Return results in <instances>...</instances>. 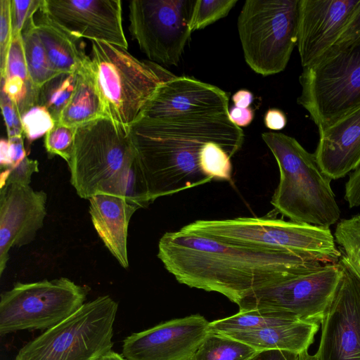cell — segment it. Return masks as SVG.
<instances>
[{
    "label": "cell",
    "mask_w": 360,
    "mask_h": 360,
    "mask_svg": "<svg viewBox=\"0 0 360 360\" xmlns=\"http://www.w3.org/2000/svg\"><path fill=\"white\" fill-rule=\"evenodd\" d=\"M43 0H11V18L13 39L22 35L24 30L34 22V14L39 11Z\"/></svg>",
    "instance_id": "cell-32"
},
{
    "label": "cell",
    "mask_w": 360,
    "mask_h": 360,
    "mask_svg": "<svg viewBox=\"0 0 360 360\" xmlns=\"http://www.w3.org/2000/svg\"><path fill=\"white\" fill-rule=\"evenodd\" d=\"M77 73H62L46 83L39 89L38 104L46 108L56 122H58L61 114L75 90Z\"/></svg>",
    "instance_id": "cell-27"
},
{
    "label": "cell",
    "mask_w": 360,
    "mask_h": 360,
    "mask_svg": "<svg viewBox=\"0 0 360 360\" xmlns=\"http://www.w3.org/2000/svg\"><path fill=\"white\" fill-rule=\"evenodd\" d=\"M195 0H133L129 4L132 38L150 60L177 65L190 39Z\"/></svg>",
    "instance_id": "cell-11"
},
{
    "label": "cell",
    "mask_w": 360,
    "mask_h": 360,
    "mask_svg": "<svg viewBox=\"0 0 360 360\" xmlns=\"http://www.w3.org/2000/svg\"><path fill=\"white\" fill-rule=\"evenodd\" d=\"M103 116L104 105L89 56L77 72L75 90L58 122L77 127Z\"/></svg>",
    "instance_id": "cell-23"
},
{
    "label": "cell",
    "mask_w": 360,
    "mask_h": 360,
    "mask_svg": "<svg viewBox=\"0 0 360 360\" xmlns=\"http://www.w3.org/2000/svg\"><path fill=\"white\" fill-rule=\"evenodd\" d=\"M341 275L337 263H323L248 294L239 311L271 309L321 323Z\"/></svg>",
    "instance_id": "cell-12"
},
{
    "label": "cell",
    "mask_w": 360,
    "mask_h": 360,
    "mask_svg": "<svg viewBox=\"0 0 360 360\" xmlns=\"http://www.w3.org/2000/svg\"><path fill=\"white\" fill-rule=\"evenodd\" d=\"M315 153L322 171L331 179H340L360 165V106L319 130Z\"/></svg>",
    "instance_id": "cell-19"
},
{
    "label": "cell",
    "mask_w": 360,
    "mask_h": 360,
    "mask_svg": "<svg viewBox=\"0 0 360 360\" xmlns=\"http://www.w3.org/2000/svg\"><path fill=\"white\" fill-rule=\"evenodd\" d=\"M47 195L30 184L0 187V276L6 267L9 251L34 240L46 214Z\"/></svg>",
    "instance_id": "cell-17"
},
{
    "label": "cell",
    "mask_w": 360,
    "mask_h": 360,
    "mask_svg": "<svg viewBox=\"0 0 360 360\" xmlns=\"http://www.w3.org/2000/svg\"><path fill=\"white\" fill-rule=\"evenodd\" d=\"M345 199L351 208L360 206V165L350 174L345 184Z\"/></svg>",
    "instance_id": "cell-39"
},
{
    "label": "cell",
    "mask_w": 360,
    "mask_h": 360,
    "mask_svg": "<svg viewBox=\"0 0 360 360\" xmlns=\"http://www.w3.org/2000/svg\"><path fill=\"white\" fill-rule=\"evenodd\" d=\"M238 2V0H197L194 6L190 30H202L224 18Z\"/></svg>",
    "instance_id": "cell-29"
},
{
    "label": "cell",
    "mask_w": 360,
    "mask_h": 360,
    "mask_svg": "<svg viewBox=\"0 0 360 360\" xmlns=\"http://www.w3.org/2000/svg\"><path fill=\"white\" fill-rule=\"evenodd\" d=\"M88 288L68 278L14 284L1 294L0 335L22 330H48L76 312Z\"/></svg>",
    "instance_id": "cell-10"
},
{
    "label": "cell",
    "mask_w": 360,
    "mask_h": 360,
    "mask_svg": "<svg viewBox=\"0 0 360 360\" xmlns=\"http://www.w3.org/2000/svg\"><path fill=\"white\" fill-rule=\"evenodd\" d=\"M35 22L22 33L27 69L34 86L40 89L49 81L62 74L52 65L36 30Z\"/></svg>",
    "instance_id": "cell-25"
},
{
    "label": "cell",
    "mask_w": 360,
    "mask_h": 360,
    "mask_svg": "<svg viewBox=\"0 0 360 360\" xmlns=\"http://www.w3.org/2000/svg\"><path fill=\"white\" fill-rule=\"evenodd\" d=\"M90 58L105 116L127 127L139 119L157 89L176 77L156 63L103 41H91Z\"/></svg>",
    "instance_id": "cell-4"
},
{
    "label": "cell",
    "mask_w": 360,
    "mask_h": 360,
    "mask_svg": "<svg viewBox=\"0 0 360 360\" xmlns=\"http://www.w3.org/2000/svg\"><path fill=\"white\" fill-rule=\"evenodd\" d=\"M300 0H246L238 31L246 63L264 77L283 71L297 42Z\"/></svg>",
    "instance_id": "cell-8"
},
{
    "label": "cell",
    "mask_w": 360,
    "mask_h": 360,
    "mask_svg": "<svg viewBox=\"0 0 360 360\" xmlns=\"http://www.w3.org/2000/svg\"><path fill=\"white\" fill-rule=\"evenodd\" d=\"M181 231L250 247L291 252L337 263L341 252L328 227L269 217L197 220Z\"/></svg>",
    "instance_id": "cell-6"
},
{
    "label": "cell",
    "mask_w": 360,
    "mask_h": 360,
    "mask_svg": "<svg viewBox=\"0 0 360 360\" xmlns=\"http://www.w3.org/2000/svg\"><path fill=\"white\" fill-rule=\"evenodd\" d=\"M319 328L318 322L298 319L258 330L227 336L246 343L257 351L279 349L300 354L308 350Z\"/></svg>",
    "instance_id": "cell-21"
},
{
    "label": "cell",
    "mask_w": 360,
    "mask_h": 360,
    "mask_svg": "<svg viewBox=\"0 0 360 360\" xmlns=\"http://www.w3.org/2000/svg\"><path fill=\"white\" fill-rule=\"evenodd\" d=\"M297 103L321 130L360 106V41L303 68Z\"/></svg>",
    "instance_id": "cell-9"
},
{
    "label": "cell",
    "mask_w": 360,
    "mask_h": 360,
    "mask_svg": "<svg viewBox=\"0 0 360 360\" xmlns=\"http://www.w3.org/2000/svg\"><path fill=\"white\" fill-rule=\"evenodd\" d=\"M229 94L190 77H174L162 84L141 117L158 119L189 113L229 112Z\"/></svg>",
    "instance_id": "cell-18"
},
{
    "label": "cell",
    "mask_w": 360,
    "mask_h": 360,
    "mask_svg": "<svg viewBox=\"0 0 360 360\" xmlns=\"http://www.w3.org/2000/svg\"><path fill=\"white\" fill-rule=\"evenodd\" d=\"M94 227L105 248L119 264L127 269V235L129 221L139 210L124 198L96 194L89 199Z\"/></svg>",
    "instance_id": "cell-20"
},
{
    "label": "cell",
    "mask_w": 360,
    "mask_h": 360,
    "mask_svg": "<svg viewBox=\"0 0 360 360\" xmlns=\"http://www.w3.org/2000/svg\"><path fill=\"white\" fill-rule=\"evenodd\" d=\"M298 355L279 349L262 350L246 360H298Z\"/></svg>",
    "instance_id": "cell-40"
},
{
    "label": "cell",
    "mask_w": 360,
    "mask_h": 360,
    "mask_svg": "<svg viewBox=\"0 0 360 360\" xmlns=\"http://www.w3.org/2000/svg\"><path fill=\"white\" fill-rule=\"evenodd\" d=\"M136 158L129 127L106 116L84 123L76 127L68 163L70 183L84 199L96 194L114 195Z\"/></svg>",
    "instance_id": "cell-5"
},
{
    "label": "cell",
    "mask_w": 360,
    "mask_h": 360,
    "mask_svg": "<svg viewBox=\"0 0 360 360\" xmlns=\"http://www.w3.org/2000/svg\"><path fill=\"white\" fill-rule=\"evenodd\" d=\"M129 134L151 202L211 181L201 168L208 149L218 143L236 153L245 137L229 112L141 117Z\"/></svg>",
    "instance_id": "cell-2"
},
{
    "label": "cell",
    "mask_w": 360,
    "mask_h": 360,
    "mask_svg": "<svg viewBox=\"0 0 360 360\" xmlns=\"http://www.w3.org/2000/svg\"><path fill=\"white\" fill-rule=\"evenodd\" d=\"M39 11V15L34 19L35 27L52 65L59 73H77L89 57L78 46L80 39Z\"/></svg>",
    "instance_id": "cell-22"
},
{
    "label": "cell",
    "mask_w": 360,
    "mask_h": 360,
    "mask_svg": "<svg viewBox=\"0 0 360 360\" xmlns=\"http://www.w3.org/2000/svg\"><path fill=\"white\" fill-rule=\"evenodd\" d=\"M358 41H360V4L352 14L335 45L328 53Z\"/></svg>",
    "instance_id": "cell-38"
},
{
    "label": "cell",
    "mask_w": 360,
    "mask_h": 360,
    "mask_svg": "<svg viewBox=\"0 0 360 360\" xmlns=\"http://www.w3.org/2000/svg\"><path fill=\"white\" fill-rule=\"evenodd\" d=\"M264 122L268 129L276 131L283 129L285 127L287 118L282 110L270 108L265 113Z\"/></svg>",
    "instance_id": "cell-41"
},
{
    "label": "cell",
    "mask_w": 360,
    "mask_h": 360,
    "mask_svg": "<svg viewBox=\"0 0 360 360\" xmlns=\"http://www.w3.org/2000/svg\"><path fill=\"white\" fill-rule=\"evenodd\" d=\"M158 257L179 283L219 292L236 304L253 290L323 264L306 255L227 243L181 229L160 238Z\"/></svg>",
    "instance_id": "cell-1"
},
{
    "label": "cell",
    "mask_w": 360,
    "mask_h": 360,
    "mask_svg": "<svg viewBox=\"0 0 360 360\" xmlns=\"http://www.w3.org/2000/svg\"><path fill=\"white\" fill-rule=\"evenodd\" d=\"M98 360H127L122 355L112 350L103 354Z\"/></svg>",
    "instance_id": "cell-44"
},
{
    "label": "cell",
    "mask_w": 360,
    "mask_h": 360,
    "mask_svg": "<svg viewBox=\"0 0 360 360\" xmlns=\"http://www.w3.org/2000/svg\"><path fill=\"white\" fill-rule=\"evenodd\" d=\"M24 135L2 139L0 142L1 169L13 167L27 157L24 146Z\"/></svg>",
    "instance_id": "cell-36"
},
{
    "label": "cell",
    "mask_w": 360,
    "mask_h": 360,
    "mask_svg": "<svg viewBox=\"0 0 360 360\" xmlns=\"http://www.w3.org/2000/svg\"><path fill=\"white\" fill-rule=\"evenodd\" d=\"M262 138L274 155L280 172L271 203L290 221L329 228L340 211L330 186L331 179L319 167L314 153L293 137L264 132Z\"/></svg>",
    "instance_id": "cell-3"
},
{
    "label": "cell",
    "mask_w": 360,
    "mask_h": 360,
    "mask_svg": "<svg viewBox=\"0 0 360 360\" xmlns=\"http://www.w3.org/2000/svg\"><path fill=\"white\" fill-rule=\"evenodd\" d=\"M300 319L295 314L278 310L250 309L239 311L231 316L209 323V332L225 335L250 332L288 323Z\"/></svg>",
    "instance_id": "cell-24"
},
{
    "label": "cell",
    "mask_w": 360,
    "mask_h": 360,
    "mask_svg": "<svg viewBox=\"0 0 360 360\" xmlns=\"http://www.w3.org/2000/svg\"><path fill=\"white\" fill-rule=\"evenodd\" d=\"M341 275L321 320L319 360H360V278L342 256Z\"/></svg>",
    "instance_id": "cell-13"
},
{
    "label": "cell",
    "mask_w": 360,
    "mask_h": 360,
    "mask_svg": "<svg viewBox=\"0 0 360 360\" xmlns=\"http://www.w3.org/2000/svg\"><path fill=\"white\" fill-rule=\"evenodd\" d=\"M118 304L110 296L76 312L20 348L14 360H98L110 351Z\"/></svg>",
    "instance_id": "cell-7"
},
{
    "label": "cell",
    "mask_w": 360,
    "mask_h": 360,
    "mask_svg": "<svg viewBox=\"0 0 360 360\" xmlns=\"http://www.w3.org/2000/svg\"><path fill=\"white\" fill-rule=\"evenodd\" d=\"M210 322L194 314L134 333L123 341L127 360H191L209 333Z\"/></svg>",
    "instance_id": "cell-14"
},
{
    "label": "cell",
    "mask_w": 360,
    "mask_h": 360,
    "mask_svg": "<svg viewBox=\"0 0 360 360\" xmlns=\"http://www.w3.org/2000/svg\"><path fill=\"white\" fill-rule=\"evenodd\" d=\"M0 103L8 138L23 135L19 110L1 91Z\"/></svg>",
    "instance_id": "cell-37"
},
{
    "label": "cell",
    "mask_w": 360,
    "mask_h": 360,
    "mask_svg": "<svg viewBox=\"0 0 360 360\" xmlns=\"http://www.w3.org/2000/svg\"><path fill=\"white\" fill-rule=\"evenodd\" d=\"M298 360H319L316 354L311 355L308 353V350H305L298 355Z\"/></svg>",
    "instance_id": "cell-45"
},
{
    "label": "cell",
    "mask_w": 360,
    "mask_h": 360,
    "mask_svg": "<svg viewBox=\"0 0 360 360\" xmlns=\"http://www.w3.org/2000/svg\"><path fill=\"white\" fill-rule=\"evenodd\" d=\"M257 352L240 340L209 332L191 360H246Z\"/></svg>",
    "instance_id": "cell-26"
},
{
    "label": "cell",
    "mask_w": 360,
    "mask_h": 360,
    "mask_svg": "<svg viewBox=\"0 0 360 360\" xmlns=\"http://www.w3.org/2000/svg\"><path fill=\"white\" fill-rule=\"evenodd\" d=\"M11 0L0 1V74L4 77L6 72L7 58L13 40Z\"/></svg>",
    "instance_id": "cell-33"
},
{
    "label": "cell",
    "mask_w": 360,
    "mask_h": 360,
    "mask_svg": "<svg viewBox=\"0 0 360 360\" xmlns=\"http://www.w3.org/2000/svg\"><path fill=\"white\" fill-rule=\"evenodd\" d=\"M76 127L56 122L45 135L44 146L51 155H58L68 163L70 160L75 136Z\"/></svg>",
    "instance_id": "cell-31"
},
{
    "label": "cell",
    "mask_w": 360,
    "mask_h": 360,
    "mask_svg": "<svg viewBox=\"0 0 360 360\" xmlns=\"http://www.w3.org/2000/svg\"><path fill=\"white\" fill-rule=\"evenodd\" d=\"M39 10L78 39L128 49L120 0H43Z\"/></svg>",
    "instance_id": "cell-15"
},
{
    "label": "cell",
    "mask_w": 360,
    "mask_h": 360,
    "mask_svg": "<svg viewBox=\"0 0 360 360\" xmlns=\"http://www.w3.org/2000/svg\"><path fill=\"white\" fill-rule=\"evenodd\" d=\"M234 106L241 108H247L253 101L252 94L246 89H241L232 96Z\"/></svg>",
    "instance_id": "cell-43"
},
{
    "label": "cell",
    "mask_w": 360,
    "mask_h": 360,
    "mask_svg": "<svg viewBox=\"0 0 360 360\" xmlns=\"http://www.w3.org/2000/svg\"><path fill=\"white\" fill-rule=\"evenodd\" d=\"M1 170L0 187L10 184H30L32 174L39 172V163L27 156L18 164Z\"/></svg>",
    "instance_id": "cell-35"
},
{
    "label": "cell",
    "mask_w": 360,
    "mask_h": 360,
    "mask_svg": "<svg viewBox=\"0 0 360 360\" xmlns=\"http://www.w3.org/2000/svg\"><path fill=\"white\" fill-rule=\"evenodd\" d=\"M23 135L32 142L46 135L56 122L44 106L35 104L21 115Z\"/></svg>",
    "instance_id": "cell-30"
},
{
    "label": "cell",
    "mask_w": 360,
    "mask_h": 360,
    "mask_svg": "<svg viewBox=\"0 0 360 360\" xmlns=\"http://www.w3.org/2000/svg\"><path fill=\"white\" fill-rule=\"evenodd\" d=\"M11 76H15L32 82L27 69L22 35L13 39L9 49L4 77Z\"/></svg>",
    "instance_id": "cell-34"
},
{
    "label": "cell",
    "mask_w": 360,
    "mask_h": 360,
    "mask_svg": "<svg viewBox=\"0 0 360 360\" xmlns=\"http://www.w3.org/2000/svg\"><path fill=\"white\" fill-rule=\"evenodd\" d=\"M342 256L360 278V214L341 219L334 233Z\"/></svg>",
    "instance_id": "cell-28"
},
{
    "label": "cell",
    "mask_w": 360,
    "mask_h": 360,
    "mask_svg": "<svg viewBox=\"0 0 360 360\" xmlns=\"http://www.w3.org/2000/svg\"><path fill=\"white\" fill-rule=\"evenodd\" d=\"M229 117L238 127H247L252 121L254 112L250 108H241L233 106L229 109Z\"/></svg>",
    "instance_id": "cell-42"
},
{
    "label": "cell",
    "mask_w": 360,
    "mask_h": 360,
    "mask_svg": "<svg viewBox=\"0 0 360 360\" xmlns=\"http://www.w3.org/2000/svg\"><path fill=\"white\" fill-rule=\"evenodd\" d=\"M360 0H300L297 46L302 68L335 45Z\"/></svg>",
    "instance_id": "cell-16"
}]
</instances>
